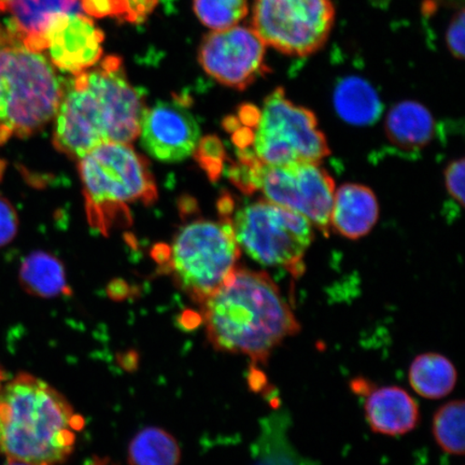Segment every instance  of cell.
Returning <instances> with one entry per match:
<instances>
[{
  "mask_svg": "<svg viewBox=\"0 0 465 465\" xmlns=\"http://www.w3.org/2000/svg\"><path fill=\"white\" fill-rule=\"evenodd\" d=\"M144 109L143 94L127 79L121 58L109 55L63 79L52 142L75 161L104 143H131L141 131Z\"/></svg>",
  "mask_w": 465,
  "mask_h": 465,
  "instance_id": "obj_1",
  "label": "cell"
},
{
  "mask_svg": "<svg viewBox=\"0 0 465 465\" xmlns=\"http://www.w3.org/2000/svg\"><path fill=\"white\" fill-rule=\"evenodd\" d=\"M208 341L217 349L266 364L284 341L301 331L281 289L263 272L240 269L203 302Z\"/></svg>",
  "mask_w": 465,
  "mask_h": 465,
  "instance_id": "obj_2",
  "label": "cell"
},
{
  "mask_svg": "<svg viewBox=\"0 0 465 465\" xmlns=\"http://www.w3.org/2000/svg\"><path fill=\"white\" fill-rule=\"evenodd\" d=\"M84 426L65 397L36 376L20 373L0 392V455L26 465H60Z\"/></svg>",
  "mask_w": 465,
  "mask_h": 465,
  "instance_id": "obj_3",
  "label": "cell"
},
{
  "mask_svg": "<svg viewBox=\"0 0 465 465\" xmlns=\"http://www.w3.org/2000/svg\"><path fill=\"white\" fill-rule=\"evenodd\" d=\"M63 79L43 54L0 25V144L45 129L57 112Z\"/></svg>",
  "mask_w": 465,
  "mask_h": 465,
  "instance_id": "obj_4",
  "label": "cell"
},
{
  "mask_svg": "<svg viewBox=\"0 0 465 465\" xmlns=\"http://www.w3.org/2000/svg\"><path fill=\"white\" fill-rule=\"evenodd\" d=\"M240 115L247 124V129L234 133L240 161L277 166L320 163L330 154L316 114L290 101L282 87L272 91L261 109L245 106Z\"/></svg>",
  "mask_w": 465,
  "mask_h": 465,
  "instance_id": "obj_5",
  "label": "cell"
},
{
  "mask_svg": "<svg viewBox=\"0 0 465 465\" xmlns=\"http://www.w3.org/2000/svg\"><path fill=\"white\" fill-rule=\"evenodd\" d=\"M78 170L90 223L103 232L129 220L133 203L151 205L158 197L148 161L130 143L98 145L79 160Z\"/></svg>",
  "mask_w": 465,
  "mask_h": 465,
  "instance_id": "obj_6",
  "label": "cell"
},
{
  "mask_svg": "<svg viewBox=\"0 0 465 465\" xmlns=\"http://www.w3.org/2000/svg\"><path fill=\"white\" fill-rule=\"evenodd\" d=\"M163 248L155 250L161 269L199 304L236 270L242 252L230 217L191 221L176 232L171 247Z\"/></svg>",
  "mask_w": 465,
  "mask_h": 465,
  "instance_id": "obj_7",
  "label": "cell"
},
{
  "mask_svg": "<svg viewBox=\"0 0 465 465\" xmlns=\"http://www.w3.org/2000/svg\"><path fill=\"white\" fill-rule=\"evenodd\" d=\"M238 246L261 265L299 277L313 241V226L302 214L267 200L243 206L231 219Z\"/></svg>",
  "mask_w": 465,
  "mask_h": 465,
  "instance_id": "obj_8",
  "label": "cell"
},
{
  "mask_svg": "<svg viewBox=\"0 0 465 465\" xmlns=\"http://www.w3.org/2000/svg\"><path fill=\"white\" fill-rule=\"evenodd\" d=\"M335 23L333 0H254L252 28L267 46L305 57L328 43Z\"/></svg>",
  "mask_w": 465,
  "mask_h": 465,
  "instance_id": "obj_9",
  "label": "cell"
},
{
  "mask_svg": "<svg viewBox=\"0 0 465 465\" xmlns=\"http://www.w3.org/2000/svg\"><path fill=\"white\" fill-rule=\"evenodd\" d=\"M320 163L265 166L257 162L247 163L250 193L259 190L265 200L302 214L327 235L335 183Z\"/></svg>",
  "mask_w": 465,
  "mask_h": 465,
  "instance_id": "obj_10",
  "label": "cell"
},
{
  "mask_svg": "<svg viewBox=\"0 0 465 465\" xmlns=\"http://www.w3.org/2000/svg\"><path fill=\"white\" fill-rule=\"evenodd\" d=\"M266 48L252 27L238 25L207 35L200 46L199 61L219 84L242 91L269 69Z\"/></svg>",
  "mask_w": 465,
  "mask_h": 465,
  "instance_id": "obj_11",
  "label": "cell"
},
{
  "mask_svg": "<svg viewBox=\"0 0 465 465\" xmlns=\"http://www.w3.org/2000/svg\"><path fill=\"white\" fill-rule=\"evenodd\" d=\"M138 136L145 153L155 160L178 163L195 153L201 130L189 104L174 97L144 109Z\"/></svg>",
  "mask_w": 465,
  "mask_h": 465,
  "instance_id": "obj_12",
  "label": "cell"
},
{
  "mask_svg": "<svg viewBox=\"0 0 465 465\" xmlns=\"http://www.w3.org/2000/svg\"><path fill=\"white\" fill-rule=\"evenodd\" d=\"M45 39L50 62L60 71L77 74L102 60L104 34L84 14L56 17L46 31Z\"/></svg>",
  "mask_w": 465,
  "mask_h": 465,
  "instance_id": "obj_13",
  "label": "cell"
},
{
  "mask_svg": "<svg viewBox=\"0 0 465 465\" xmlns=\"http://www.w3.org/2000/svg\"><path fill=\"white\" fill-rule=\"evenodd\" d=\"M354 393L364 398V411L371 431L399 436L410 433L420 423V407L411 395L397 386L376 387L366 380H353Z\"/></svg>",
  "mask_w": 465,
  "mask_h": 465,
  "instance_id": "obj_14",
  "label": "cell"
},
{
  "mask_svg": "<svg viewBox=\"0 0 465 465\" xmlns=\"http://www.w3.org/2000/svg\"><path fill=\"white\" fill-rule=\"evenodd\" d=\"M0 14L9 15L7 26L34 52L45 51V33L56 17L84 14L80 0H0Z\"/></svg>",
  "mask_w": 465,
  "mask_h": 465,
  "instance_id": "obj_15",
  "label": "cell"
},
{
  "mask_svg": "<svg viewBox=\"0 0 465 465\" xmlns=\"http://www.w3.org/2000/svg\"><path fill=\"white\" fill-rule=\"evenodd\" d=\"M380 218L374 192L363 184L346 183L335 190L331 228L348 240H359L373 230Z\"/></svg>",
  "mask_w": 465,
  "mask_h": 465,
  "instance_id": "obj_16",
  "label": "cell"
},
{
  "mask_svg": "<svg viewBox=\"0 0 465 465\" xmlns=\"http://www.w3.org/2000/svg\"><path fill=\"white\" fill-rule=\"evenodd\" d=\"M435 122L431 113L417 102H403L391 110L386 132L389 141L401 149L420 150L431 142Z\"/></svg>",
  "mask_w": 465,
  "mask_h": 465,
  "instance_id": "obj_17",
  "label": "cell"
},
{
  "mask_svg": "<svg viewBox=\"0 0 465 465\" xmlns=\"http://www.w3.org/2000/svg\"><path fill=\"white\" fill-rule=\"evenodd\" d=\"M289 417L274 412L261 423V431L254 446L253 465H313L302 457L289 440Z\"/></svg>",
  "mask_w": 465,
  "mask_h": 465,
  "instance_id": "obj_18",
  "label": "cell"
},
{
  "mask_svg": "<svg viewBox=\"0 0 465 465\" xmlns=\"http://www.w3.org/2000/svg\"><path fill=\"white\" fill-rule=\"evenodd\" d=\"M334 104L342 120L354 125H370L380 118L382 104L368 81L349 77L336 86Z\"/></svg>",
  "mask_w": 465,
  "mask_h": 465,
  "instance_id": "obj_19",
  "label": "cell"
},
{
  "mask_svg": "<svg viewBox=\"0 0 465 465\" xmlns=\"http://www.w3.org/2000/svg\"><path fill=\"white\" fill-rule=\"evenodd\" d=\"M20 282L27 293L51 299L69 291L62 262L48 252H35L22 262Z\"/></svg>",
  "mask_w": 465,
  "mask_h": 465,
  "instance_id": "obj_20",
  "label": "cell"
},
{
  "mask_svg": "<svg viewBox=\"0 0 465 465\" xmlns=\"http://www.w3.org/2000/svg\"><path fill=\"white\" fill-rule=\"evenodd\" d=\"M457 378L455 365L440 353L420 354L411 364V386L423 398L436 400L446 397L455 388Z\"/></svg>",
  "mask_w": 465,
  "mask_h": 465,
  "instance_id": "obj_21",
  "label": "cell"
},
{
  "mask_svg": "<svg viewBox=\"0 0 465 465\" xmlns=\"http://www.w3.org/2000/svg\"><path fill=\"white\" fill-rule=\"evenodd\" d=\"M182 458L177 440L159 428H147L132 440L131 465H178Z\"/></svg>",
  "mask_w": 465,
  "mask_h": 465,
  "instance_id": "obj_22",
  "label": "cell"
},
{
  "mask_svg": "<svg viewBox=\"0 0 465 465\" xmlns=\"http://www.w3.org/2000/svg\"><path fill=\"white\" fill-rule=\"evenodd\" d=\"M433 435L441 450L464 455V402L451 401L441 406L433 418Z\"/></svg>",
  "mask_w": 465,
  "mask_h": 465,
  "instance_id": "obj_23",
  "label": "cell"
},
{
  "mask_svg": "<svg viewBox=\"0 0 465 465\" xmlns=\"http://www.w3.org/2000/svg\"><path fill=\"white\" fill-rule=\"evenodd\" d=\"M194 11L203 25L223 31L240 25L248 15V0H194Z\"/></svg>",
  "mask_w": 465,
  "mask_h": 465,
  "instance_id": "obj_24",
  "label": "cell"
},
{
  "mask_svg": "<svg viewBox=\"0 0 465 465\" xmlns=\"http://www.w3.org/2000/svg\"><path fill=\"white\" fill-rule=\"evenodd\" d=\"M19 230V218L13 203L0 196V248L13 242Z\"/></svg>",
  "mask_w": 465,
  "mask_h": 465,
  "instance_id": "obj_25",
  "label": "cell"
},
{
  "mask_svg": "<svg viewBox=\"0 0 465 465\" xmlns=\"http://www.w3.org/2000/svg\"><path fill=\"white\" fill-rule=\"evenodd\" d=\"M464 159L453 161L444 173L446 189L460 207L464 206Z\"/></svg>",
  "mask_w": 465,
  "mask_h": 465,
  "instance_id": "obj_26",
  "label": "cell"
},
{
  "mask_svg": "<svg viewBox=\"0 0 465 465\" xmlns=\"http://www.w3.org/2000/svg\"><path fill=\"white\" fill-rule=\"evenodd\" d=\"M159 0H121L120 19L130 23H142L153 13Z\"/></svg>",
  "mask_w": 465,
  "mask_h": 465,
  "instance_id": "obj_27",
  "label": "cell"
},
{
  "mask_svg": "<svg viewBox=\"0 0 465 465\" xmlns=\"http://www.w3.org/2000/svg\"><path fill=\"white\" fill-rule=\"evenodd\" d=\"M446 42L451 54L459 60L464 57V10L461 9L450 23Z\"/></svg>",
  "mask_w": 465,
  "mask_h": 465,
  "instance_id": "obj_28",
  "label": "cell"
},
{
  "mask_svg": "<svg viewBox=\"0 0 465 465\" xmlns=\"http://www.w3.org/2000/svg\"><path fill=\"white\" fill-rule=\"evenodd\" d=\"M81 9L93 17H121V0H80Z\"/></svg>",
  "mask_w": 465,
  "mask_h": 465,
  "instance_id": "obj_29",
  "label": "cell"
},
{
  "mask_svg": "<svg viewBox=\"0 0 465 465\" xmlns=\"http://www.w3.org/2000/svg\"><path fill=\"white\" fill-rule=\"evenodd\" d=\"M5 383V371L2 368V365H0V392H2Z\"/></svg>",
  "mask_w": 465,
  "mask_h": 465,
  "instance_id": "obj_30",
  "label": "cell"
},
{
  "mask_svg": "<svg viewBox=\"0 0 465 465\" xmlns=\"http://www.w3.org/2000/svg\"><path fill=\"white\" fill-rule=\"evenodd\" d=\"M5 465H26V464L20 463V462L8 461L7 464H5Z\"/></svg>",
  "mask_w": 465,
  "mask_h": 465,
  "instance_id": "obj_31",
  "label": "cell"
}]
</instances>
